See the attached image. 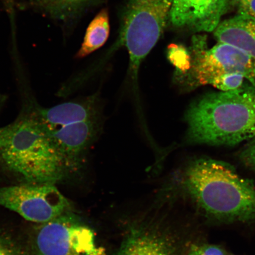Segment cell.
Segmentation results:
<instances>
[{"label":"cell","mask_w":255,"mask_h":255,"mask_svg":"<svg viewBox=\"0 0 255 255\" xmlns=\"http://www.w3.org/2000/svg\"><path fill=\"white\" fill-rule=\"evenodd\" d=\"M178 186L213 222L255 227V187L226 162L191 161L175 175Z\"/></svg>","instance_id":"cell-1"},{"label":"cell","mask_w":255,"mask_h":255,"mask_svg":"<svg viewBox=\"0 0 255 255\" xmlns=\"http://www.w3.org/2000/svg\"><path fill=\"white\" fill-rule=\"evenodd\" d=\"M189 50V71L174 78L181 91H190L200 86L210 85L215 79L228 73L255 76V58L231 44L218 42L209 48L206 35L199 34L193 37Z\"/></svg>","instance_id":"cell-5"},{"label":"cell","mask_w":255,"mask_h":255,"mask_svg":"<svg viewBox=\"0 0 255 255\" xmlns=\"http://www.w3.org/2000/svg\"><path fill=\"white\" fill-rule=\"evenodd\" d=\"M49 130L82 121L100 119L98 95L50 108H38L31 116Z\"/></svg>","instance_id":"cell-10"},{"label":"cell","mask_w":255,"mask_h":255,"mask_svg":"<svg viewBox=\"0 0 255 255\" xmlns=\"http://www.w3.org/2000/svg\"><path fill=\"white\" fill-rule=\"evenodd\" d=\"M188 144L234 146L255 138V76L237 90L212 92L185 113Z\"/></svg>","instance_id":"cell-2"},{"label":"cell","mask_w":255,"mask_h":255,"mask_svg":"<svg viewBox=\"0 0 255 255\" xmlns=\"http://www.w3.org/2000/svg\"><path fill=\"white\" fill-rule=\"evenodd\" d=\"M4 101V99L3 98V97H2V95H0V107H1V105L3 103V101Z\"/></svg>","instance_id":"cell-22"},{"label":"cell","mask_w":255,"mask_h":255,"mask_svg":"<svg viewBox=\"0 0 255 255\" xmlns=\"http://www.w3.org/2000/svg\"><path fill=\"white\" fill-rule=\"evenodd\" d=\"M53 15L62 16L84 4L87 0H33Z\"/></svg>","instance_id":"cell-15"},{"label":"cell","mask_w":255,"mask_h":255,"mask_svg":"<svg viewBox=\"0 0 255 255\" xmlns=\"http://www.w3.org/2000/svg\"><path fill=\"white\" fill-rule=\"evenodd\" d=\"M0 206L37 225L72 210L69 201L52 184L23 183L0 187Z\"/></svg>","instance_id":"cell-7"},{"label":"cell","mask_w":255,"mask_h":255,"mask_svg":"<svg viewBox=\"0 0 255 255\" xmlns=\"http://www.w3.org/2000/svg\"><path fill=\"white\" fill-rule=\"evenodd\" d=\"M116 255H178L175 242L149 229H132Z\"/></svg>","instance_id":"cell-11"},{"label":"cell","mask_w":255,"mask_h":255,"mask_svg":"<svg viewBox=\"0 0 255 255\" xmlns=\"http://www.w3.org/2000/svg\"><path fill=\"white\" fill-rule=\"evenodd\" d=\"M0 255H29L17 242L4 233L0 232Z\"/></svg>","instance_id":"cell-17"},{"label":"cell","mask_w":255,"mask_h":255,"mask_svg":"<svg viewBox=\"0 0 255 255\" xmlns=\"http://www.w3.org/2000/svg\"><path fill=\"white\" fill-rule=\"evenodd\" d=\"M235 0H173L169 20L195 33L214 32Z\"/></svg>","instance_id":"cell-9"},{"label":"cell","mask_w":255,"mask_h":255,"mask_svg":"<svg viewBox=\"0 0 255 255\" xmlns=\"http://www.w3.org/2000/svg\"><path fill=\"white\" fill-rule=\"evenodd\" d=\"M168 57L175 68L174 78L182 76L189 71L191 56L189 50L183 46L172 44L169 47Z\"/></svg>","instance_id":"cell-14"},{"label":"cell","mask_w":255,"mask_h":255,"mask_svg":"<svg viewBox=\"0 0 255 255\" xmlns=\"http://www.w3.org/2000/svg\"><path fill=\"white\" fill-rule=\"evenodd\" d=\"M213 33L218 42L237 47L255 58V18L238 14L222 21Z\"/></svg>","instance_id":"cell-12"},{"label":"cell","mask_w":255,"mask_h":255,"mask_svg":"<svg viewBox=\"0 0 255 255\" xmlns=\"http://www.w3.org/2000/svg\"><path fill=\"white\" fill-rule=\"evenodd\" d=\"M173 0H127L120 43L129 56V72L136 82L143 60L158 42L169 20Z\"/></svg>","instance_id":"cell-4"},{"label":"cell","mask_w":255,"mask_h":255,"mask_svg":"<svg viewBox=\"0 0 255 255\" xmlns=\"http://www.w3.org/2000/svg\"><path fill=\"white\" fill-rule=\"evenodd\" d=\"M189 255H228L223 249L218 245L202 244L193 245Z\"/></svg>","instance_id":"cell-18"},{"label":"cell","mask_w":255,"mask_h":255,"mask_svg":"<svg viewBox=\"0 0 255 255\" xmlns=\"http://www.w3.org/2000/svg\"><path fill=\"white\" fill-rule=\"evenodd\" d=\"M239 157L245 166L255 173V138L242 149Z\"/></svg>","instance_id":"cell-19"},{"label":"cell","mask_w":255,"mask_h":255,"mask_svg":"<svg viewBox=\"0 0 255 255\" xmlns=\"http://www.w3.org/2000/svg\"><path fill=\"white\" fill-rule=\"evenodd\" d=\"M238 14L251 16L255 18V0H235Z\"/></svg>","instance_id":"cell-20"},{"label":"cell","mask_w":255,"mask_h":255,"mask_svg":"<svg viewBox=\"0 0 255 255\" xmlns=\"http://www.w3.org/2000/svg\"><path fill=\"white\" fill-rule=\"evenodd\" d=\"M101 119L69 124L49 130L53 141L71 177L84 170L89 149L98 138Z\"/></svg>","instance_id":"cell-8"},{"label":"cell","mask_w":255,"mask_h":255,"mask_svg":"<svg viewBox=\"0 0 255 255\" xmlns=\"http://www.w3.org/2000/svg\"><path fill=\"white\" fill-rule=\"evenodd\" d=\"M16 123H17V122L15 121L14 123L9 124V125L7 126L0 128V151H1L2 146L4 145L5 142L7 141L9 136H10L12 132H13L16 126Z\"/></svg>","instance_id":"cell-21"},{"label":"cell","mask_w":255,"mask_h":255,"mask_svg":"<svg viewBox=\"0 0 255 255\" xmlns=\"http://www.w3.org/2000/svg\"><path fill=\"white\" fill-rule=\"evenodd\" d=\"M253 76L240 73H228L215 79L210 85L223 92L237 90Z\"/></svg>","instance_id":"cell-16"},{"label":"cell","mask_w":255,"mask_h":255,"mask_svg":"<svg viewBox=\"0 0 255 255\" xmlns=\"http://www.w3.org/2000/svg\"><path fill=\"white\" fill-rule=\"evenodd\" d=\"M16 122L0 151L5 167L25 184L56 185L71 178L49 130L32 116Z\"/></svg>","instance_id":"cell-3"},{"label":"cell","mask_w":255,"mask_h":255,"mask_svg":"<svg viewBox=\"0 0 255 255\" xmlns=\"http://www.w3.org/2000/svg\"><path fill=\"white\" fill-rule=\"evenodd\" d=\"M110 34L109 15L103 9L89 24L77 56L82 58L90 55L106 42Z\"/></svg>","instance_id":"cell-13"},{"label":"cell","mask_w":255,"mask_h":255,"mask_svg":"<svg viewBox=\"0 0 255 255\" xmlns=\"http://www.w3.org/2000/svg\"><path fill=\"white\" fill-rule=\"evenodd\" d=\"M31 255H104L93 231L71 211L37 224L32 232Z\"/></svg>","instance_id":"cell-6"}]
</instances>
